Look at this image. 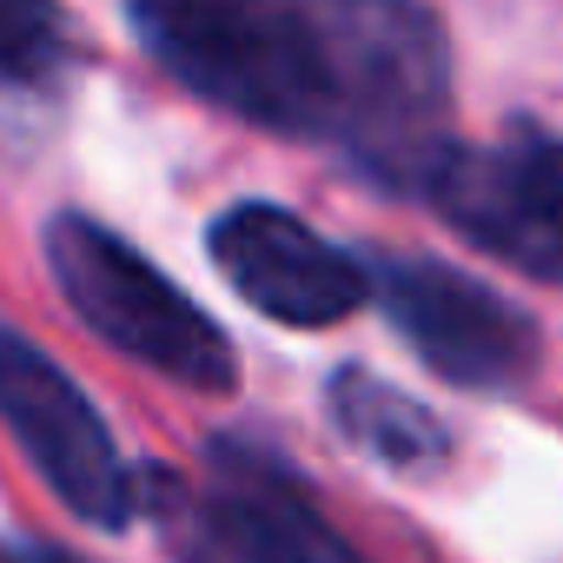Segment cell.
Returning <instances> with one entry per match:
<instances>
[{
	"mask_svg": "<svg viewBox=\"0 0 563 563\" xmlns=\"http://www.w3.org/2000/svg\"><path fill=\"white\" fill-rule=\"evenodd\" d=\"M140 47L206 107L286 133L339 140V74L306 0H133Z\"/></svg>",
	"mask_w": 563,
	"mask_h": 563,
	"instance_id": "cell-1",
	"label": "cell"
},
{
	"mask_svg": "<svg viewBox=\"0 0 563 563\" xmlns=\"http://www.w3.org/2000/svg\"><path fill=\"white\" fill-rule=\"evenodd\" d=\"M332 74L339 146L391 192L418 199L424 173L451 153V47L424 0H306Z\"/></svg>",
	"mask_w": 563,
	"mask_h": 563,
	"instance_id": "cell-2",
	"label": "cell"
},
{
	"mask_svg": "<svg viewBox=\"0 0 563 563\" xmlns=\"http://www.w3.org/2000/svg\"><path fill=\"white\" fill-rule=\"evenodd\" d=\"M41 245H47V272H54L60 299L100 345H113L120 358H133L186 391L219 398L239 385L232 339L113 225H100L87 212H54Z\"/></svg>",
	"mask_w": 563,
	"mask_h": 563,
	"instance_id": "cell-3",
	"label": "cell"
},
{
	"mask_svg": "<svg viewBox=\"0 0 563 563\" xmlns=\"http://www.w3.org/2000/svg\"><path fill=\"white\" fill-rule=\"evenodd\" d=\"M212 484L206 497H186L173 471H146V497L179 537V556H212V563H372L358 543L339 537V523L312 504V490L292 477L286 457L265 444L219 438L206 451ZM140 497V504H146Z\"/></svg>",
	"mask_w": 563,
	"mask_h": 563,
	"instance_id": "cell-4",
	"label": "cell"
},
{
	"mask_svg": "<svg viewBox=\"0 0 563 563\" xmlns=\"http://www.w3.org/2000/svg\"><path fill=\"white\" fill-rule=\"evenodd\" d=\"M0 424L14 431L47 490L93 530H126L140 510V477L126 471L93 398L14 325H0Z\"/></svg>",
	"mask_w": 563,
	"mask_h": 563,
	"instance_id": "cell-5",
	"label": "cell"
},
{
	"mask_svg": "<svg viewBox=\"0 0 563 563\" xmlns=\"http://www.w3.org/2000/svg\"><path fill=\"white\" fill-rule=\"evenodd\" d=\"M372 292L385 299L391 332L464 391H517L543 365V332L523 306L490 292L484 278L438 258H378Z\"/></svg>",
	"mask_w": 563,
	"mask_h": 563,
	"instance_id": "cell-6",
	"label": "cell"
},
{
	"mask_svg": "<svg viewBox=\"0 0 563 563\" xmlns=\"http://www.w3.org/2000/svg\"><path fill=\"white\" fill-rule=\"evenodd\" d=\"M424 206H438L490 258L563 286V140L510 133L497 146H457L424 173Z\"/></svg>",
	"mask_w": 563,
	"mask_h": 563,
	"instance_id": "cell-7",
	"label": "cell"
},
{
	"mask_svg": "<svg viewBox=\"0 0 563 563\" xmlns=\"http://www.w3.org/2000/svg\"><path fill=\"white\" fill-rule=\"evenodd\" d=\"M206 252H212L225 286L272 325L325 332L372 299V272L345 245H332L299 212L265 206V199L219 212L206 232Z\"/></svg>",
	"mask_w": 563,
	"mask_h": 563,
	"instance_id": "cell-8",
	"label": "cell"
},
{
	"mask_svg": "<svg viewBox=\"0 0 563 563\" xmlns=\"http://www.w3.org/2000/svg\"><path fill=\"white\" fill-rule=\"evenodd\" d=\"M325 411H332V431L372 457L378 471H398V477H431L444 471L451 457V431L431 405H418L411 391L385 385L378 372L365 365H339L332 385H325Z\"/></svg>",
	"mask_w": 563,
	"mask_h": 563,
	"instance_id": "cell-9",
	"label": "cell"
},
{
	"mask_svg": "<svg viewBox=\"0 0 563 563\" xmlns=\"http://www.w3.org/2000/svg\"><path fill=\"white\" fill-rule=\"evenodd\" d=\"M80 60L60 0H0V93H47Z\"/></svg>",
	"mask_w": 563,
	"mask_h": 563,
	"instance_id": "cell-10",
	"label": "cell"
},
{
	"mask_svg": "<svg viewBox=\"0 0 563 563\" xmlns=\"http://www.w3.org/2000/svg\"><path fill=\"white\" fill-rule=\"evenodd\" d=\"M0 563H80V556H67V550H54V543H0Z\"/></svg>",
	"mask_w": 563,
	"mask_h": 563,
	"instance_id": "cell-11",
	"label": "cell"
}]
</instances>
